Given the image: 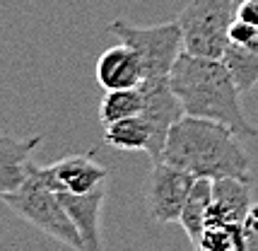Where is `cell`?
Masks as SVG:
<instances>
[{
	"mask_svg": "<svg viewBox=\"0 0 258 251\" xmlns=\"http://www.w3.org/2000/svg\"><path fill=\"white\" fill-rule=\"evenodd\" d=\"M196 251H248L244 222H229V225H208Z\"/></svg>",
	"mask_w": 258,
	"mask_h": 251,
	"instance_id": "2e32d148",
	"label": "cell"
},
{
	"mask_svg": "<svg viewBox=\"0 0 258 251\" xmlns=\"http://www.w3.org/2000/svg\"><path fill=\"white\" fill-rule=\"evenodd\" d=\"M210 201H213V179H196L191 194H188V201H186V206H183L181 220H179V225L183 227V232L188 234V239H191L193 246L201 241L203 232H205Z\"/></svg>",
	"mask_w": 258,
	"mask_h": 251,
	"instance_id": "5bb4252c",
	"label": "cell"
},
{
	"mask_svg": "<svg viewBox=\"0 0 258 251\" xmlns=\"http://www.w3.org/2000/svg\"><path fill=\"white\" fill-rule=\"evenodd\" d=\"M109 32L133 48L143 63V80H164L171 75L179 56L186 51L179 22L133 27L125 20H113Z\"/></svg>",
	"mask_w": 258,
	"mask_h": 251,
	"instance_id": "5b68a950",
	"label": "cell"
},
{
	"mask_svg": "<svg viewBox=\"0 0 258 251\" xmlns=\"http://www.w3.org/2000/svg\"><path fill=\"white\" fill-rule=\"evenodd\" d=\"M44 181L56 191L68 194H92L109 181V169L99 164L92 155H70L53 162L51 167H39Z\"/></svg>",
	"mask_w": 258,
	"mask_h": 251,
	"instance_id": "ba28073f",
	"label": "cell"
},
{
	"mask_svg": "<svg viewBox=\"0 0 258 251\" xmlns=\"http://www.w3.org/2000/svg\"><path fill=\"white\" fill-rule=\"evenodd\" d=\"M140 90H143V99H145L143 116L150 121L152 131H155V143H152V150H150V157H152V162H159L171 126L179 123L186 116V111H183V104L176 97V92L171 90L169 78H164V80H143Z\"/></svg>",
	"mask_w": 258,
	"mask_h": 251,
	"instance_id": "52a82bcc",
	"label": "cell"
},
{
	"mask_svg": "<svg viewBox=\"0 0 258 251\" xmlns=\"http://www.w3.org/2000/svg\"><path fill=\"white\" fill-rule=\"evenodd\" d=\"M193 183L196 176L191 171L174 167L169 162H155L145 183V206L150 217L162 225L179 222Z\"/></svg>",
	"mask_w": 258,
	"mask_h": 251,
	"instance_id": "8992f818",
	"label": "cell"
},
{
	"mask_svg": "<svg viewBox=\"0 0 258 251\" xmlns=\"http://www.w3.org/2000/svg\"><path fill=\"white\" fill-rule=\"evenodd\" d=\"M222 60L225 66L229 68L232 78H234L236 87L244 92H251L258 85V53L248 51L244 46L229 44L222 53Z\"/></svg>",
	"mask_w": 258,
	"mask_h": 251,
	"instance_id": "e0dca14e",
	"label": "cell"
},
{
	"mask_svg": "<svg viewBox=\"0 0 258 251\" xmlns=\"http://www.w3.org/2000/svg\"><path fill=\"white\" fill-rule=\"evenodd\" d=\"M97 82L104 90H131L143 85V63L128 44L106 48L97 60Z\"/></svg>",
	"mask_w": 258,
	"mask_h": 251,
	"instance_id": "8fae6325",
	"label": "cell"
},
{
	"mask_svg": "<svg viewBox=\"0 0 258 251\" xmlns=\"http://www.w3.org/2000/svg\"><path fill=\"white\" fill-rule=\"evenodd\" d=\"M169 82L183 104L186 116L220 121L241 138L258 136V128L241 109V90L236 87L222 58H203L183 51L169 75Z\"/></svg>",
	"mask_w": 258,
	"mask_h": 251,
	"instance_id": "7a4b0ae2",
	"label": "cell"
},
{
	"mask_svg": "<svg viewBox=\"0 0 258 251\" xmlns=\"http://www.w3.org/2000/svg\"><path fill=\"white\" fill-rule=\"evenodd\" d=\"M41 145V136L15 138L0 133V198L17 191L29 176V155Z\"/></svg>",
	"mask_w": 258,
	"mask_h": 251,
	"instance_id": "7c38bea8",
	"label": "cell"
},
{
	"mask_svg": "<svg viewBox=\"0 0 258 251\" xmlns=\"http://www.w3.org/2000/svg\"><path fill=\"white\" fill-rule=\"evenodd\" d=\"M3 201L15 215H20L29 225L41 229L51 239L60 241L63 246L73 251H82V237L68 215L60 194L44 181L36 164H29V176L24 179V183L17 191L3 196Z\"/></svg>",
	"mask_w": 258,
	"mask_h": 251,
	"instance_id": "3957f363",
	"label": "cell"
},
{
	"mask_svg": "<svg viewBox=\"0 0 258 251\" xmlns=\"http://www.w3.org/2000/svg\"><path fill=\"white\" fill-rule=\"evenodd\" d=\"M251 208H253L251 181L234 179V176L213 179V201L208 208V225L244 222L246 215L251 213Z\"/></svg>",
	"mask_w": 258,
	"mask_h": 251,
	"instance_id": "30bf717a",
	"label": "cell"
},
{
	"mask_svg": "<svg viewBox=\"0 0 258 251\" xmlns=\"http://www.w3.org/2000/svg\"><path fill=\"white\" fill-rule=\"evenodd\" d=\"M104 140L116 150L123 152H147L155 143V131L143 114L116 121L111 126H104Z\"/></svg>",
	"mask_w": 258,
	"mask_h": 251,
	"instance_id": "4fadbf2b",
	"label": "cell"
},
{
	"mask_svg": "<svg viewBox=\"0 0 258 251\" xmlns=\"http://www.w3.org/2000/svg\"><path fill=\"white\" fill-rule=\"evenodd\" d=\"M143 90L131 87V90H106L104 99L99 104V121L104 126H111L116 121H123L131 116L143 114Z\"/></svg>",
	"mask_w": 258,
	"mask_h": 251,
	"instance_id": "9a60e30c",
	"label": "cell"
},
{
	"mask_svg": "<svg viewBox=\"0 0 258 251\" xmlns=\"http://www.w3.org/2000/svg\"><path fill=\"white\" fill-rule=\"evenodd\" d=\"M256 3H258V0H256Z\"/></svg>",
	"mask_w": 258,
	"mask_h": 251,
	"instance_id": "d6986e66",
	"label": "cell"
},
{
	"mask_svg": "<svg viewBox=\"0 0 258 251\" xmlns=\"http://www.w3.org/2000/svg\"><path fill=\"white\" fill-rule=\"evenodd\" d=\"M60 201L66 206L70 220L75 222L80 237H82V251H104L101 241V206L106 201V183L92 194H68L58 191Z\"/></svg>",
	"mask_w": 258,
	"mask_h": 251,
	"instance_id": "9c48e42d",
	"label": "cell"
},
{
	"mask_svg": "<svg viewBox=\"0 0 258 251\" xmlns=\"http://www.w3.org/2000/svg\"><path fill=\"white\" fill-rule=\"evenodd\" d=\"M239 5L241 0H188L176 17L186 51L203 58H222Z\"/></svg>",
	"mask_w": 258,
	"mask_h": 251,
	"instance_id": "277c9868",
	"label": "cell"
},
{
	"mask_svg": "<svg viewBox=\"0 0 258 251\" xmlns=\"http://www.w3.org/2000/svg\"><path fill=\"white\" fill-rule=\"evenodd\" d=\"M244 232H246L248 251H258V203H253L251 213L244 220Z\"/></svg>",
	"mask_w": 258,
	"mask_h": 251,
	"instance_id": "ac0fdd59",
	"label": "cell"
},
{
	"mask_svg": "<svg viewBox=\"0 0 258 251\" xmlns=\"http://www.w3.org/2000/svg\"><path fill=\"white\" fill-rule=\"evenodd\" d=\"M229 126L210 118L183 116L171 126L159 162L191 171L196 179L234 176L251 181L248 152Z\"/></svg>",
	"mask_w": 258,
	"mask_h": 251,
	"instance_id": "6da1fadb",
	"label": "cell"
}]
</instances>
